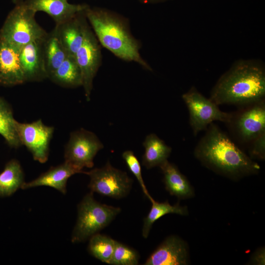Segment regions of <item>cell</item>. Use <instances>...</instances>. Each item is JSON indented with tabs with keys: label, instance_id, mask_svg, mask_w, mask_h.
Here are the masks:
<instances>
[{
	"label": "cell",
	"instance_id": "9c48e42d",
	"mask_svg": "<svg viewBox=\"0 0 265 265\" xmlns=\"http://www.w3.org/2000/svg\"><path fill=\"white\" fill-rule=\"evenodd\" d=\"M104 147L93 132L80 129L72 132L64 151L65 161L82 169L92 168L94 158Z\"/></svg>",
	"mask_w": 265,
	"mask_h": 265
},
{
	"label": "cell",
	"instance_id": "cb8c5ba5",
	"mask_svg": "<svg viewBox=\"0 0 265 265\" xmlns=\"http://www.w3.org/2000/svg\"><path fill=\"white\" fill-rule=\"evenodd\" d=\"M12 107L0 97V134L9 146L17 148L22 145L16 129Z\"/></svg>",
	"mask_w": 265,
	"mask_h": 265
},
{
	"label": "cell",
	"instance_id": "d4e9b609",
	"mask_svg": "<svg viewBox=\"0 0 265 265\" xmlns=\"http://www.w3.org/2000/svg\"><path fill=\"white\" fill-rule=\"evenodd\" d=\"M89 239V253L100 261L109 264L114 251L115 240L99 233L94 235Z\"/></svg>",
	"mask_w": 265,
	"mask_h": 265
},
{
	"label": "cell",
	"instance_id": "9a60e30c",
	"mask_svg": "<svg viewBox=\"0 0 265 265\" xmlns=\"http://www.w3.org/2000/svg\"><path fill=\"white\" fill-rule=\"evenodd\" d=\"M84 11L56 24L54 27L60 42L69 55L74 56L83 42L87 25L83 16Z\"/></svg>",
	"mask_w": 265,
	"mask_h": 265
},
{
	"label": "cell",
	"instance_id": "4316f807",
	"mask_svg": "<svg viewBox=\"0 0 265 265\" xmlns=\"http://www.w3.org/2000/svg\"><path fill=\"white\" fill-rule=\"evenodd\" d=\"M122 158L128 168L137 180L145 196L151 201L153 199L149 193L142 178L140 164L132 151L127 150L122 154Z\"/></svg>",
	"mask_w": 265,
	"mask_h": 265
},
{
	"label": "cell",
	"instance_id": "d6986e66",
	"mask_svg": "<svg viewBox=\"0 0 265 265\" xmlns=\"http://www.w3.org/2000/svg\"><path fill=\"white\" fill-rule=\"evenodd\" d=\"M43 51L48 78H50L68 55L54 28L44 39Z\"/></svg>",
	"mask_w": 265,
	"mask_h": 265
},
{
	"label": "cell",
	"instance_id": "5bb4252c",
	"mask_svg": "<svg viewBox=\"0 0 265 265\" xmlns=\"http://www.w3.org/2000/svg\"><path fill=\"white\" fill-rule=\"evenodd\" d=\"M20 51L0 39V85L13 86L26 82L20 61Z\"/></svg>",
	"mask_w": 265,
	"mask_h": 265
},
{
	"label": "cell",
	"instance_id": "8992f818",
	"mask_svg": "<svg viewBox=\"0 0 265 265\" xmlns=\"http://www.w3.org/2000/svg\"><path fill=\"white\" fill-rule=\"evenodd\" d=\"M189 112V123L195 136L218 121L228 124L233 113L222 111L210 98L203 96L194 86L182 95Z\"/></svg>",
	"mask_w": 265,
	"mask_h": 265
},
{
	"label": "cell",
	"instance_id": "ac0fdd59",
	"mask_svg": "<svg viewBox=\"0 0 265 265\" xmlns=\"http://www.w3.org/2000/svg\"><path fill=\"white\" fill-rule=\"evenodd\" d=\"M159 167L163 175L165 189L170 195L180 199H189L194 196L193 186L176 165L167 160Z\"/></svg>",
	"mask_w": 265,
	"mask_h": 265
},
{
	"label": "cell",
	"instance_id": "484cf974",
	"mask_svg": "<svg viewBox=\"0 0 265 265\" xmlns=\"http://www.w3.org/2000/svg\"><path fill=\"white\" fill-rule=\"evenodd\" d=\"M140 257L134 249L115 240L114 251L109 265H137Z\"/></svg>",
	"mask_w": 265,
	"mask_h": 265
},
{
	"label": "cell",
	"instance_id": "7a4b0ae2",
	"mask_svg": "<svg viewBox=\"0 0 265 265\" xmlns=\"http://www.w3.org/2000/svg\"><path fill=\"white\" fill-rule=\"evenodd\" d=\"M265 68L256 60H240L219 79L210 98L217 105L243 106L265 99Z\"/></svg>",
	"mask_w": 265,
	"mask_h": 265
},
{
	"label": "cell",
	"instance_id": "7c38bea8",
	"mask_svg": "<svg viewBox=\"0 0 265 265\" xmlns=\"http://www.w3.org/2000/svg\"><path fill=\"white\" fill-rule=\"evenodd\" d=\"M187 243L177 236L167 237L152 253L144 265H186L189 264Z\"/></svg>",
	"mask_w": 265,
	"mask_h": 265
},
{
	"label": "cell",
	"instance_id": "603a6c76",
	"mask_svg": "<svg viewBox=\"0 0 265 265\" xmlns=\"http://www.w3.org/2000/svg\"><path fill=\"white\" fill-rule=\"evenodd\" d=\"M150 201L152 207L148 215L144 219L142 230V236L145 238H148L155 222L163 216L169 213L181 215H187L188 214L187 207L181 206L179 202L171 205L168 201L158 202L152 199Z\"/></svg>",
	"mask_w": 265,
	"mask_h": 265
},
{
	"label": "cell",
	"instance_id": "30bf717a",
	"mask_svg": "<svg viewBox=\"0 0 265 265\" xmlns=\"http://www.w3.org/2000/svg\"><path fill=\"white\" fill-rule=\"evenodd\" d=\"M15 126L22 145L30 151L35 160L42 163L46 162L49 157L54 127L45 125L41 119L29 123L16 121Z\"/></svg>",
	"mask_w": 265,
	"mask_h": 265
},
{
	"label": "cell",
	"instance_id": "ba28073f",
	"mask_svg": "<svg viewBox=\"0 0 265 265\" xmlns=\"http://www.w3.org/2000/svg\"><path fill=\"white\" fill-rule=\"evenodd\" d=\"M240 107L227 124L239 142L248 144L265 132V99Z\"/></svg>",
	"mask_w": 265,
	"mask_h": 265
},
{
	"label": "cell",
	"instance_id": "ffe728a7",
	"mask_svg": "<svg viewBox=\"0 0 265 265\" xmlns=\"http://www.w3.org/2000/svg\"><path fill=\"white\" fill-rule=\"evenodd\" d=\"M143 145L145 151L142 164L147 169L159 167L167 160L172 151V148L155 133L148 135Z\"/></svg>",
	"mask_w": 265,
	"mask_h": 265
},
{
	"label": "cell",
	"instance_id": "4fadbf2b",
	"mask_svg": "<svg viewBox=\"0 0 265 265\" xmlns=\"http://www.w3.org/2000/svg\"><path fill=\"white\" fill-rule=\"evenodd\" d=\"M44 39L27 44L20 51V61L26 82L39 81L48 78L43 51Z\"/></svg>",
	"mask_w": 265,
	"mask_h": 265
},
{
	"label": "cell",
	"instance_id": "277c9868",
	"mask_svg": "<svg viewBox=\"0 0 265 265\" xmlns=\"http://www.w3.org/2000/svg\"><path fill=\"white\" fill-rule=\"evenodd\" d=\"M90 192L78 206V218L72 232L73 243L84 241L108 226L121 209L97 201Z\"/></svg>",
	"mask_w": 265,
	"mask_h": 265
},
{
	"label": "cell",
	"instance_id": "2e32d148",
	"mask_svg": "<svg viewBox=\"0 0 265 265\" xmlns=\"http://www.w3.org/2000/svg\"><path fill=\"white\" fill-rule=\"evenodd\" d=\"M35 11H42L49 15L56 25L62 23L84 11L86 4L70 3L67 0H27L24 2Z\"/></svg>",
	"mask_w": 265,
	"mask_h": 265
},
{
	"label": "cell",
	"instance_id": "5b68a950",
	"mask_svg": "<svg viewBox=\"0 0 265 265\" xmlns=\"http://www.w3.org/2000/svg\"><path fill=\"white\" fill-rule=\"evenodd\" d=\"M36 12L25 3L9 13L0 30V39L20 50L27 44L44 39L48 33L37 23Z\"/></svg>",
	"mask_w": 265,
	"mask_h": 265
},
{
	"label": "cell",
	"instance_id": "83f0119b",
	"mask_svg": "<svg viewBox=\"0 0 265 265\" xmlns=\"http://www.w3.org/2000/svg\"><path fill=\"white\" fill-rule=\"evenodd\" d=\"M248 144L249 157L251 159L265 160V132L259 135Z\"/></svg>",
	"mask_w": 265,
	"mask_h": 265
},
{
	"label": "cell",
	"instance_id": "8fae6325",
	"mask_svg": "<svg viewBox=\"0 0 265 265\" xmlns=\"http://www.w3.org/2000/svg\"><path fill=\"white\" fill-rule=\"evenodd\" d=\"M74 57L81 72L85 96L89 101L93 79L100 65L101 53L97 39L88 25L83 42Z\"/></svg>",
	"mask_w": 265,
	"mask_h": 265
},
{
	"label": "cell",
	"instance_id": "44dd1931",
	"mask_svg": "<svg viewBox=\"0 0 265 265\" xmlns=\"http://www.w3.org/2000/svg\"><path fill=\"white\" fill-rule=\"evenodd\" d=\"M55 83L65 87H76L82 85L80 69L73 56L68 55L49 78Z\"/></svg>",
	"mask_w": 265,
	"mask_h": 265
},
{
	"label": "cell",
	"instance_id": "f1b7e54d",
	"mask_svg": "<svg viewBox=\"0 0 265 265\" xmlns=\"http://www.w3.org/2000/svg\"><path fill=\"white\" fill-rule=\"evenodd\" d=\"M249 263L252 265H265V248L261 247L258 248L251 256Z\"/></svg>",
	"mask_w": 265,
	"mask_h": 265
},
{
	"label": "cell",
	"instance_id": "3957f363",
	"mask_svg": "<svg viewBox=\"0 0 265 265\" xmlns=\"http://www.w3.org/2000/svg\"><path fill=\"white\" fill-rule=\"evenodd\" d=\"M98 41L117 57L128 61H134L152 71L142 58L136 40L117 15L105 9L89 6L84 11Z\"/></svg>",
	"mask_w": 265,
	"mask_h": 265
},
{
	"label": "cell",
	"instance_id": "e0dca14e",
	"mask_svg": "<svg viewBox=\"0 0 265 265\" xmlns=\"http://www.w3.org/2000/svg\"><path fill=\"white\" fill-rule=\"evenodd\" d=\"M80 173H85V171L65 161L60 165L51 167L33 181L24 183L21 188L47 186L53 187L65 194L66 193L68 179L72 175Z\"/></svg>",
	"mask_w": 265,
	"mask_h": 265
},
{
	"label": "cell",
	"instance_id": "4dcf8cb0",
	"mask_svg": "<svg viewBox=\"0 0 265 265\" xmlns=\"http://www.w3.org/2000/svg\"><path fill=\"white\" fill-rule=\"evenodd\" d=\"M13 0L14 2H16L20 0Z\"/></svg>",
	"mask_w": 265,
	"mask_h": 265
},
{
	"label": "cell",
	"instance_id": "52a82bcc",
	"mask_svg": "<svg viewBox=\"0 0 265 265\" xmlns=\"http://www.w3.org/2000/svg\"><path fill=\"white\" fill-rule=\"evenodd\" d=\"M84 174L90 177L91 192L104 196L121 199L128 195L132 187L133 180L127 173L113 167L108 161L103 167Z\"/></svg>",
	"mask_w": 265,
	"mask_h": 265
},
{
	"label": "cell",
	"instance_id": "6da1fadb",
	"mask_svg": "<svg viewBox=\"0 0 265 265\" xmlns=\"http://www.w3.org/2000/svg\"><path fill=\"white\" fill-rule=\"evenodd\" d=\"M197 143L195 157L205 166L232 180L258 173L260 165L243 152L228 134L212 123Z\"/></svg>",
	"mask_w": 265,
	"mask_h": 265
},
{
	"label": "cell",
	"instance_id": "7402d4cb",
	"mask_svg": "<svg viewBox=\"0 0 265 265\" xmlns=\"http://www.w3.org/2000/svg\"><path fill=\"white\" fill-rule=\"evenodd\" d=\"M24 183V174L20 163L16 159L10 160L0 174V196L12 195Z\"/></svg>",
	"mask_w": 265,
	"mask_h": 265
},
{
	"label": "cell",
	"instance_id": "f546056e",
	"mask_svg": "<svg viewBox=\"0 0 265 265\" xmlns=\"http://www.w3.org/2000/svg\"><path fill=\"white\" fill-rule=\"evenodd\" d=\"M140 0L144 3H155L164 2L169 0Z\"/></svg>",
	"mask_w": 265,
	"mask_h": 265
}]
</instances>
